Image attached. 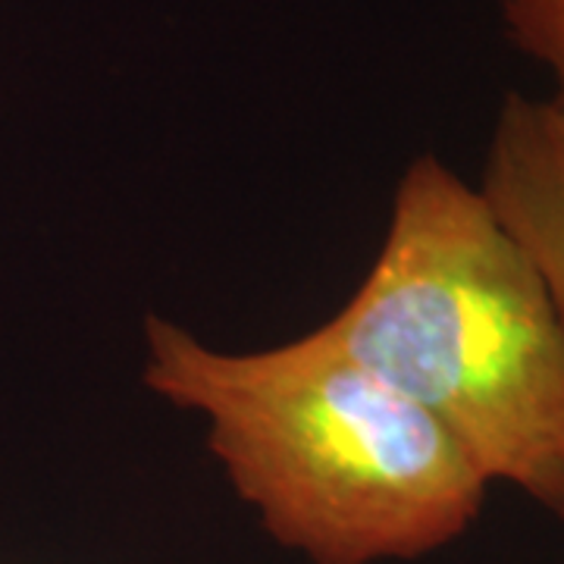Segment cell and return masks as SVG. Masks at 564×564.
Instances as JSON below:
<instances>
[{
	"mask_svg": "<svg viewBox=\"0 0 564 564\" xmlns=\"http://www.w3.org/2000/svg\"><path fill=\"white\" fill-rule=\"evenodd\" d=\"M477 188L543 276L564 323V91L505 95Z\"/></svg>",
	"mask_w": 564,
	"mask_h": 564,
	"instance_id": "3",
	"label": "cell"
},
{
	"mask_svg": "<svg viewBox=\"0 0 564 564\" xmlns=\"http://www.w3.org/2000/svg\"><path fill=\"white\" fill-rule=\"evenodd\" d=\"M505 35L564 91V0H502Z\"/></svg>",
	"mask_w": 564,
	"mask_h": 564,
	"instance_id": "4",
	"label": "cell"
},
{
	"mask_svg": "<svg viewBox=\"0 0 564 564\" xmlns=\"http://www.w3.org/2000/svg\"><path fill=\"white\" fill-rule=\"evenodd\" d=\"M458 443L489 486L564 521V323L477 185L408 163L367 276L317 326Z\"/></svg>",
	"mask_w": 564,
	"mask_h": 564,
	"instance_id": "2",
	"label": "cell"
},
{
	"mask_svg": "<svg viewBox=\"0 0 564 564\" xmlns=\"http://www.w3.org/2000/svg\"><path fill=\"white\" fill-rule=\"evenodd\" d=\"M141 380L204 423L236 496L304 562H411L484 508L489 484L458 443L317 329L226 351L148 317Z\"/></svg>",
	"mask_w": 564,
	"mask_h": 564,
	"instance_id": "1",
	"label": "cell"
}]
</instances>
